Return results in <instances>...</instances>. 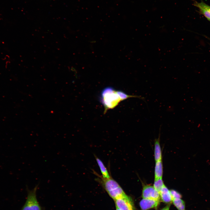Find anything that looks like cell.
Wrapping results in <instances>:
<instances>
[{
	"label": "cell",
	"mask_w": 210,
	"mask_h": 210,
	"mask_svg": "<svg viewBox=\"0 0 210 210\" xmlns=\"http://www.w3.org/2000/svg\"><path fill=\"white\" fill-rule=\"evenodd\" d=\"M95 175L97 177L96 180L102 186L114 200L127 195L118 183L111 177L108 178H104L97 173Z\"/></svg>",
	"instance_id": "1"
},
{
	"label": "cell",
	"mask_w": 210,
	"mask_h": 210,
	"mask_svg": "<svg viewBox=\"0 0 210 210\" xmlns=\"http://www.w3.org/2000/svg\"><path fill=\"white\" fill-rule=\"evenodd\" d=\"M99 101L104 107V113L107 110L115 107L121 101L116 90L111 87H106L102 90Z\"/></svg>",
	"instance_id": "2"
},
{
	"label": "cell",
	"mask_w": 210,
	"mask_h": 210,
	"mask_svg": "<svg viewBox=\"0 0 210 210\" xmlns=\"http://www.w3.org/2000/svg\"><path fill=\"white\" fill-rule=\"evenodd\" d=\"M38 185V184L36 185L33 189L30 190L27 186V198L21 210H42L36 196V191Z\"/></svg>",
	"instance_id": "3"
},
{
	"label": "cell",
	"mask_w": 210,
	"mask_h": 210,
	"mask_svg": "<svg viewBox=\"0 0 210 210\" xmlns=\"http://www.w3.org/2000/svg\"><path fill=\"white\" fill-rule=\"evenodd\" d=\"M114 200L116 207L120 210H136L132 199L127 195Z\"/></svg>",
	"instance_id": "4"
},
{
	"label": "cell",
	"mask_w": 210,
	"mask_h": 210,
	"mask_svg": "<svg viewBox=\"0 0 210 210\" xmlns=\"http://www.w3.org/2000/svg\"><path fill=\"white\" fill-rule=\"evenodd\" d=\"M142 197L143 198H147L160 200L159 192L149 184H143Z\"/></svg>",
	"instance_id": "5"
},
{
	"label": "cell",
	"mask_w": 210,
	"mask_h": 210,
	"mask_svg": "<svg viewBox=\"0 0 210 210\" xmlns=\"http://www.w3.org/2000/svg\"><path fill=\"white\" fill-rule=\"evenodd\" d=\"M160 201L154 199L142 198L139 202V206L141 210H148L156 208L159 205Z\"/></svg>",
	"instance_id": "6"
},
{
	"label": "cell",
	"mask_w": 210,
	"mask_h": 210,
	"mask_svg": "<svg viewBox=\"0 0 210 210\" xmlns=\"http://www.w3.org/2000/svg\"><path fill=\"white\" fill-rule=\"evenodd\" d=\"M193 5L198 8L201 13L210 21V6L203 2L195 1Z\"/></svg>",
	"instance_id": "7"
},
{
	"label": "cell",
	"mask_w": 210,
	"mask_h": 210,
	"mask_svg": "<svg viewBox=\"0 0 210 210\" xmlns=\"http://www.w3.org/2000/svg\"><path fill=\"white\" fill-rule=\"evenodd\" d=\"M160 200L163 202L169 204L172 202L170 190L164 185L159 192Z\"/></svg>",
	"instance_id": "8"
},
{
	"label": "cell",
	"mask_w": 210,
	"mask_h": 210,
	"mask_svg": "<svg viewBox=\"0 0 210 210\" xmlns=\"http://www.w3.org/2000/svg\"><path fill=\"white\" fill-rule=\"evenodd\" d=\"M154 149V156L155 162L162 160V152L159 137L155 140Z\"/></svg>",
	"instance_id": "9"
},
{
	"label": "cell",
	"mask_w": 210,
	"mask_h": 210,
	"mask_svg": "<svg viewBox=\"0 0 210 210\" xmlns=\"http://www.w3.org/2000/svg\"><path fill=\"white\" fill-rule=\"evenodd\" d=\"M94 157L100 170L102 175V176L104 178H106L111 177L107 168L102 161L96 155H94Z\"/></svg>",
	"instance_id": "10"
},
{
	"label": "cell",
	"mask_w": 210,
	"mask_h": 210,
	"mask_svg": "<svg viewBox=\"0 0 210 210\" xmlns=\"http://www.w3.org/2000/svg\"><path fill=\"white\" fill-rule=\"evenodd\" d=\"M163 166L162 160L155 162L154 171V179L162 178Z\"/></svg>",
	"instance_id": "11"
},
{
	"label": "cell",
	"mask_w": 210,
	"mask_h": 210,
	"mask_svg": "<svg viewBox=\"0 0 210 210\" xmlns=\"http://www.w3.org/2000/svg\"><path fill=\"white\" fill-rule=\"evenodd\" d=\"M172 202L178 210H186L185 202L181 198L173 199Z\"/></svg>",
	"instance_id": "12"
},
{
	"label": "cell",
	"mask_w": 210,
	"mask_h": 210,
	"mask_svg": "<svg viewBox=\"0 0 210 210\" xmlns=\"http://www.w3.org/2000/svg\"><path fill=\"white\" fill-rule=\"evenodd\" d=\"M164 185L162 178H161L154 179L153 186L159 192Z\"/></svg>",
	"instance_id": "13"
},
{
	"label": "cell",
	"mask_w": 210,
	"mask_h": 210,
	"mask_svg": "<svg viewBox=\"0 0 210 210\" xmlns=\"http://www.w3.org/2000/svg\"><path fill=\"white\" fill-rule=\"evenodd\" d=\"M172 200L177 198H181L182 196L178 192L174 190H170Z\"/></svg>",
	"instance_id": "14"
},
{
	"label": "cell",
	"mask_w": 210,
	"mask_h": 210,
	"mask_svg": "<svg viewBox=\"0 0 210 210\" xmlns=\"http://www.w3.org/2000/svg\"><path fill=\"white\" fill-rule=\"evenodd\" d=\"M170 206V204H168L167 205L162 209L160 210H169Z\"/></svg>",
	"instance_id": "15"
},
{
	"label": "cell",
	"mask_w": 210,
	"mask_h": 210,
	"mask_svg": "<svg viewBox=\"0 0 210 210\" xmlns=\"http://www.w3.org/2000/svg\"><path fill=\"white\" fill-rule=\"evenodd\" d=\"M116 210H120V209H118L117 207H116Z\"/></svg>",
	"instance_id": "16"
}]
</instances>
